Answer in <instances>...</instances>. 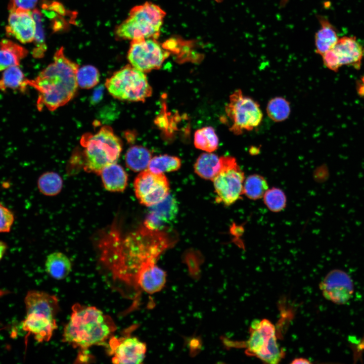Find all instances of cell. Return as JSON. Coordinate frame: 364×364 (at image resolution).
<instances>
[{
    "label": "cell",
    "instance_id": "cell-2",
    "mask_svg": "<svg viewBox=\"0 0 364 364\" xmlns=\"http://www.w3.org/2000/svg\"><path fill=\"white\" fill-rule=\"evenodd\" d=\"M53 62L42 70L28 85L39 93L37 107L54 111L66 105L76 94L78 87L76 73L79 65L68 58L60 48L55 53Z\"/></svg>",
    "mask_w": 364,
    "mask_h": 364
},
{
    "label": "cell",
    "instance_id": "cell-38",
    "mask_svg": "<svg viewBox=\"0 0 364 364\" xmlns=\"http://www.w3.org/2000/svg\"><path fill=\"white\" fill-rule=\"evenodd\" d=\"M8 248L7 245L3 241H0V260L4 255Z\"/></svg>",
    "mask_w": 364,
    "mask_h": 364
},
{
    "label": "cell",
    "instance_id": "cell-23",
    "mask_svg": "<svg viewBox=\"0 0 364 364\" xmlns=\"http://www.w3.org/2000/svg\"><path fill=\"white\" fill-rule=\"evenodd\" d=\"M152 154L147 148L142 146L129 148L125 155L127 167L134 172H141L148 168L152 159Z\"/></svg>",
    "mask_w": 364,
    "mask_h": 364
},
{
    "label": "cell",
    "instance_id": "cell-16",
    "mask_svg": "<svg viewBox=\"0 0 364 364\" xmlns=\"http://www.w3.org/2000/svg\"><path fill=\"white\" fill-rule=\"evenodd\" d=\"M36 24L30 10L11 11L6 28L8 36H12L23 43L34 40Z\"/></svg>",
    "mask_w": 364,
    "mask_h": 364
},
{
    "label": "cell",
    "instance_id": "cell-21",
    "mask_svg": "<svg viewBox=\"0 0 364 364\" xmlns=\"http://www.w3.org/2000/svg\"><path fill=\"white\" fill-rule=\"evenodd\" d=\"M220 167V157L212 152L200 155L194 166L195 172L200 177L212 180Z\"/></svg>",
    "mask_w": 364,
    "mask_h": 364
},
{
    "label": "cell",
    "instance_id": "cell-30",
    "mask_svg": "<svg viewBox=\"0 0 364 364\" xmlns=\"http://www.w3.org/2000/svg\"><path fill=\"white\" fill-rule=\"evenodd\" d=\"M76 80L79 87L90 89L99 83L100 73L95 67L90 65H84L79 67L76 73Z\"/></svg>",
    "mask_w": 364,
    "mask_h": 364
},
{
    "label": "cell",
    "instance_id": "cell-27",
    "mask_svg": "<svg viewBox=\"0 0 364 364\" xmlns=\"http://www.w3.org/2000/svg\"><path fill=\"white\" fill-rule=\"evenodd\" d=\"M267 190L268 184L266 179L259 174L250 175L244 180L243 194L251 200L263 197Z\"/></svg>",
    "mask_w": 364,
    "mask_h": 364
},
{
    "label": "cell",
    "instance_id": "cell-11",
    "mask_svg": "<svg viewBox=\"0 0 364 364\" xmlns=\"http://www.w3.org/2000/svg\"><path fill=\"white\" fill-rule=\"evenodd\" d=\"M168 56L154 38L131 41L127 53L129 64L144 73L159 69Z\"/></svg>",
    "mask_w": 364,
    "mask_h": 364
},
{
    "label": "cell",
    "instance_id": "cell-33",
    "mask_svg": "<svg viewBox=\"0 0 364 364\" xmlns=\"http://www.w3.org/2000/svg\"><path fill=\"white\" fill-rule=\"evenodd\" d=\"M14 219L13 213L0 203V233H9Z\"/></svg>",
    "mask_w": 364,
    "mask_h": 364
},
{
    "label": "cell",
    "instance_id": "cell-32",
    "mask_svg": "<svg viewBox=\"0 0 364 364\" xmlns=\"http://www.w3.org/2000/svg\"><path fill=\"white\" fill-rule=\"evenodd\" d=\"M32 13L36 24L33 40L36 48L33 50V55L36 57H41L46 49L44 44V32L42 25V15L40 12L37 9H34Z\"/></svg>",
    "mask_w": 364,
    "mask_h": 364
},
{
    "label": "cell",
    "instance_id": "cell-35",
    "mask_svg": "<svg viewBox=\"0 0 364 364\" xmlns=\"http://www.w3.org/2000/svg\"><path fill=\"white\" fill-rule=\"evenodd\" d=\"M0 49L7 50L16 56L21 60L25 57L28 51L22 46L7 39H3L0 41Z\"/></svg>",
    "mask_w": 364,
    "mask_h": 364
},
{
    "label": "cell",
    "instance_id": "cell-25",
    "mask_svg": "<svg viewBox=\"0 0 364 364\" xmlns=\"http://www.w3.org/2000/svg\"><path fill=\"white\" fill-rule=\"evenodd\" d=\"M194 143L196 148L213 152L218 148V138L213 128L206 126L195 131Z\"/></svg>",
    "mask_w": 364,
    "mask_h": 364
},
{
    "label": "cell",
    "instance_id": "cell-36",
    "mask_svg": "<svg viewBox=\"0 0 364 364\" xmlns=\"http://www.w3.org/2000/svg\"><path fill=\"white\" fill-rule=\"evenodd\" d=\"M37 0H11L8 9L13 11L16 10H30L36 5Z\"/></svg>",
    "mask_w": 364,
    "mask_h": 364
},
{
    "label": "cell",
    "instance_id": "cell-12",
    "mask_svg": "<svg viewBox=\"0 0 364 364\" xmlns=\"http://www.w3.org/2000/svg\"><path fill=\"white\" fill-rule=\"evenodd\" d=\"M133 187L139 202L148 207L161 202L169 194V183L164 173H154L148 169L140 172Z\"/></svg>",
    "mask_w": 364,
    "mask_h": 364
},
{
    "label": "cell",
    "instance_id": "cell-9",
    "mask_svg": "<svg viewBox=\"0 0 364 364\" xmlns=\"http://www.w3.org/2000/svg\"><path fill=\"white\" fill-rule=\"evenodd\" d=\"M245 180L244 172L231 156L220 157V167L212 181L216 200L225 206H230L243 194Z\"/></svg>",
    "mask_w": 364,
    "mask_h": 364
},
{
    "label": "cell",
    "instance_id": "cell-19",
    "mask_svg": "<svg viewBox=\"0 0 364 364\" xmlns=\"http://www.w3.org/2000/svg\"><path fill=\"white\" fill-rule=\"evenodd\" d=\"M99 175L104 187L107 191L122 192L127 186V174L123 168L116 163L105 167Z\"/></svg>",
    "mask_w": 364,
    "mask_h": 364
},
{
    "label": "cell",
    "instance_id": "cell-34",
    "mask_svg": "<svg viewBox=\"0 0 364 364\" xmlns=\"http://www.w3.org/2000/svg\"><path fill=\"white\" fill-rule=\"evenodd\" d=\"M21 59L12 52L0 49V71L12 66H19Z\"/></svg>",
    "mask_w": 364,
    "mask_h": 364
},
{
    "label": "cell",
    "instance_id": "cell-10",
    "mask_svg": "<svg viewBox=\"0 0 364 364\" xmlns=\"http://www.w3.org/2000/svg\"><path fill=\"white\" fill-rule=\"evenodd\" d=\"M225 112L231 121L230 129L237 134L256 128L263 117L258 103L245 96L240 89L235 90L230 96Z\"/></svg>",
    "mask_w": 364,
    "mask_h": 364
},
{
    "label": "cell",
    "instance_id": "cell-6",
    "mask_svg": "<svg viewBox=\"0 0 364 364\" xmlns=\"http://www.w3.org/2000/svg\"><path fill=\"white\" fill-rule=\"evenodd\" d=\"M166 16L159 6L147 2L132 8L128 17L115 30L116 36L131 41L157 39Z\"/></svg>",
    "mask_w": 364,
    "mask_h": 364
},
{
    "label": "cell",
    "instance_id": "cell-39",
    "mask_svg": "<svg viewBox=\"0 0 364 364\" xmlns=\"http://www.w3.org/2000/svg\"><path fill=\"white\" fill-rule=\"evenodd\" d=\"M214 1H216V2L220 3V2H222L223 0H214Z\"/></svg>",
    "mask_w": 364,
    "mask_h": 364
},
{
    "label": "cell",
    "instance_id": "cell-20",
    "mask_svg": "<svg viewBox=\"0 0 364 364\" xmlns=\"http://www.w3.org/2000/svg\"><path fill=\"white\" fill-rule=\"evenodd\" d=\"M47 272L56 280H62L66 278L72 270L70 259L64 253L54 252L50 254L45 262Z\"/></svg>",
    "mask_w": 364,
    "mask_h": 364
},
{
    "label": "cell",
    "instance_id": "cell-26",
    "mask_svg": "<svg viewBox=\"0 0 364 364\" xmlns=\"http://www.w3.org/2000/svg\"><path fill=\"white\" fill-rule=\"evenodd\" d=\"M181 165V162L178 157L161 155L152 158L147 169L154 173H164L176 171Z\"/></svg>",
    "mask_w": 364,
    "mask_h": 364
},
{
    "label": "cell",
    "instance_id": "cell-13",
    "mask_svg": "<svg viewBox=\"0 0 364 364\" xmlns=\"http://www.w3.org/2000/svg\"><path fill=\"white\" fill-rule=\"evenodd\" d=\"M361 46L354 37H344L322 55L324 65L329 69L336 71L343 65L359 68L363 56Z\"/></svg>",
    "mask_w": 364,
    "mask_h": 364
},
{
    "label": "cell",
    "instance_id": "cell-28",
    "mask_svg": "<svg viewBox=\"0 0 364 364\" xmlns=\"http://www.w3.org/2000/svg\"><path fill=\"white\" fill-rule=\"evenodd\" d=\"M40 192L43 195L53 196L58 194L63 187L61 176L54 172H47L41 174L37 181Z\"/></svg>",
    "mask_w": 364,
    "mask_h": 364
},
{
    "label": "cell",
    "instance_id": "cell-18",
    "mask_svg": "<svg viewBox=\"0 0 364 364\" xmlns=\"http://www.w3.org/2000/svg\"><path fill=\"white\" fill-rule=\"evenodd\" d=\"M155 262L156 260H151L145 263L136 278L135 286L140 287L149 294L161 290L166 281V272Z\"/></svg>",
    "mask_w": 364,
    "mask_h": 364
},
{
    "label": "cell",
    "instance_id": "cell-8",
    "mask_svg": "<svg viewBox=\"0 0 364 364\" xmlns=\"http://www.w3.org/2000/svg\"><path fill=\"white\" fill-rule=\"evenodd\" d=\"M249 337L244 344L247 355L254 356L262 361L277 364L285 356L279 346L275 326L268 320H255L249 328Z\"/></svg>",
    "mask_w": 364,
    "mask_h": 364
},
{
    "label": "cell",
    "instance_id": "cell-24",
    "mask_svg": "<svg viewBox=\"0 0 364 364\" xmlns=\"http://www.w3.org/2000/svg\"><path fill=\"white\" fill-rule=\"evenodd\" d=\"M28 85V79L19 66H12L5 69L0 79V90L8 89L24 92Z\"/></svg>",
    "mask_w": 364,
    "mask_h": 364
},
{
    "label": "cell",
    "instance_id": "cell-29",
    "mask_svg": "<svg viewBox=\"0 0 364 364\" xmlns=\"http://www.w3.org/2000/svg\"><path fill=\"white\" fill-rule=\"evenodd\" d=\"M266 112L272 121H283L287 119L290 114V103L284 98L281 97L273 98L267 103Z\"/></svg>",
    "mask_w": 364,
    "mask_h": 364
},
{
    "label": "cell",
    "instance_id": "cell-1",
    "mask_svg": "<svg viewBox=\"0 0 364 364\" xmlns=\"http://www.w3.org/2000/svg\"><path fill=\"white\" fill-rule=\"evenodd\" d=\"M164 231L142 227L124 239L111 230L100 242L101 259L113 275L129 285H135L142 266L157 257L170 245Z\"/></svg>",
    "mask_w": 364,
    "mask_h": 364
},
{
    "label": "cell",
    "instance_id": "cell-37",
    "mask_svg": "<svg viewBox=\"0 0 364 364\" xmlns=\"http://www.w3.org/2000/svg\"><path fill=\"white\" fill-rule=\"evenodd\" d=\"M291 363L297 364V363H306L309 364L311 362L306 358L303 357H298L294 358L291 362Z\"/></svg>",
    "mask_w": 364,
    "mask_h": 364
},
{
    "label": "cell",
    "instance_id": "cell-14",
    "mask_svg": "<svg viewBox=\"0 0 364 364\" xmlns=\"http://www.w3.org/2000/svg\"><path fill=\"white\" fill-rule=\"evenodd\" d=\"M320 289L326 299L338 304L346 303L354 292L349 275L339 269L333 270L326 276L320 284Z\"/></svg>",
    "mask_w": 364,
    "mask_h": 364
},
{
    "label": "cell",
    "instance_id": "cell-3",
    "mask_svg": "<svg viewBox=\"0 0 364 364\" xmlns=\"http://www.w3.org/2000/svg\"><path fill=\"white\" fill-rule=\"evenodd\" d=\"M116 329L113 319L99 309L76 303L72 307L62 340L85 350L92 346L105 343Z\"/></svg>",
    "mask_w": 364,
    "mask_h": 364
},
{
    "label": "cell",
    "instance_id": "cell-7",
    "mask_svg": "<svg viewBox=\"0 0 364 364\" xmlns=\"http://www.w3.org/2000/svg\"><path fill=\"white\" fill-rule=\"evenodd\" d=\"M105 86L113 97L121 101L144 102L152 93L145 73L130 64L107 79Z\"/></svg>",
    "mask_w": 364,
    "mask_h": 364
},
{
    "label": "cell",
    "instance_id": "cell-31",
    "mask_svg": "<svg viewBox=\"0 0 364 364\" xmlns=\"http://www.w3.org/2000/svg\"><path fill=\"white\" fill-rule=\"evenodd\" d=\"M267 207L271 211L279 212L286 205V197L284 192L277 188L268 189L263 196Z\"/></svg>",
    "mask_w": 364,
    "mask_h": 364
},
{
    "label": "cell",
    "instance_id": "cell-22",
    "mask_svg": "<svg viewBox=\"0 0 364 364\" xmlns=\"http://www.w3.org/2000/svg\"><path fill=\"white\" fill-rule=\"evenodd\" d=\"M321 28L315 36L316 52L322 56L330 50L338 40L337 33L332 25L326 20H320Z\"/></svg>",
    "mask_w": 364,
    "mask_h": 364
},
{
    "label": "cell",
    "instance_id": "cell-17",
    "mask_svg": "<svg viewBox=\"0 0 364 364\" xmlns=\"http://www.w3.org/2000/svg\"><path fill=\"white\" fill-rule=\"evenodd\" d=\"M149 211L144 221V226L155 231H162L171 222L178 213V204L171 195L161 202L149 207Z\"/></svg>",
    "mask_w": 364,
    "mask_h": 364
},
{
    "label": "cell",
    "instance_id": "cell-4",
    "mask_svg": "<svg viewBox=\"0 0 364 364\" xmlns=\"http://www.w3.org/2000/svg\"><path fill=\"white\" fill-rule=\"evenodd\" d=\"M24 303L26 315L22 323V329L38 342L49 341L57 329L58 298L44 292L32 290L26 294Z\"/></svg>",
    "mask_w": 364,
    "mask_h": 364
},
{
    "label": "cell",
    "instance_id": "cell-15",
    "mask_svg": "<svg viewBox=\"0 0 364 364\" xmlns=\"http://www.w3.org/2000/svg\"><path fill=\"white\" fill-rule=\"evenodd\" d=\"M110 353L114 363H141L145 357L146 345L136 337L125 336L110 339Z\"/></svg>",
    "mask_w": 364,
    "mask_h": 364
},
{
    "label": "cell",
    "instance_id": "cell-5",
    "mask_svg": "<svg viewBox=\"0 0 364 364\" xmlns=\"http://www.w3.org/2000/svg\"><path fill=\"white\" fill-rule=\"evenodd\" d=\"M80 144L84 148V170L99 175L105 167L116 163L122 149L121 140L109 126L94 134H84Z\"/></svg>",
    "mask_w": 364,
    "mask_h": 364
}]
</instances>
